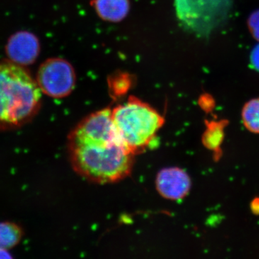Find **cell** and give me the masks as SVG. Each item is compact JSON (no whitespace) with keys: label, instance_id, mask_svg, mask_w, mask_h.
I'll return each mask as SVG.
<instances>
[{"label":"cell","instance_id":"6da1fadb","mask_svg":"<svg viewBox=\"0 0 259 259\" xmlns=\"http://www.w3.org/2000/svg\"><path fill=\"white\" fill-rule=\"evenodd\" d=\"M68 140L71 166L87 180L111 183L125 178L132 171L134 155L117 134L110 109L85 117Z\"/></svg>","mask_w":259,"mask_h":259},{"label":"cell","instance_id":"7a4b0ae2","mask_svg":"<svg viewBox=\"0 0 259 259\" xmlns=\"http://www.w3.org/2000/svg\"><path fill=\"white\" fill-rule=\"evenodd\" d=\"M42 93L23 66L0 61V131L25 125L38 113Z\"/></svg>","mask_w":259,"mask_h":259},{"label":"cell","instance_id":"3957f363","mask_svg":"<svg viewBox=\"0 0 259 259\" xmlns=\"http://www.w3.org/2000/svg\"><path fill=\"white\" fill-rule=\"evenodd\" d=\"M112 119L122 142L134 156L149 146L164 123L155 109L136 98L116 107Z\"/></svg>","mask_w":259,"mask_h":259},{"label":"cell","instance_id":"277c9868","mask_svg":"<svg viewBox=\"0 0 259 259\" xmlns=\"http://www.w3.org/2000/svg\"><path fill=\"white\" fill-rule=\"evenodd\" d=\"M231 0H175L181 23L197 35H207L228 14Z\"/></svg>","mask_w":259,"mask_h":259},{"label":"cell","instance_id":"5b68a950","mask_svg":"<svg viewBox=\"0 0 259 259\" xmlns=\"http://www.w3.org/2000/svg\"><path fill=\"white\" fill-rule=\"evenodd\" d=\"M35 81L44 95L54 99L64 98L74 90L76 73L66 59L50 58L39 66Z\"/></svg>","mask_w":259,"mask_h":259},{"label":"cell","instance_id":"8992f818","mask_svg":"<svg viewBox=\"0 0 259 259\" xmlns=\"http://www.w3.org/2000/svg\"><path fill=\"white\" fill-rule=\"evenodd\" d=\"M40 52L39 39L35 34L21 30L13 34L5 46L8 60L26 67L37 61Z\"/></svg>","mask_w":259,"mask_h":259},{"label":"cell","instance_id":"52a82bcc","mask_svg":"<svg viewBox=\"0 0 259 259\" xmlns=\"http://www.w3.org/2000/svg\"><path fill=\"white\" fill-rule=\"evenodd\" d=\"M156 185L162 197L171 200H179L184 198L190 192L191 180L184 170L168 168L158 173Z\"/></svg>","mask_w":259,"mask_h":259},{"label":"cell","instance_id":"ba28073f","mask_svg":"<svg viewBox=\"0 0 259 259\" xmlns=\"http://www.w3.org/2000/svg\"><path fill=\"white\" fill-rule=\"evenodd\" d=\"M93 6L102 20L120 23L128 15L131 4L129 0H93Z\"/></svg>","mask_w":259,"mask_h":259},{"label":"cell","instance_id":"9c48e42d","mask_svg":"<svg viewBox=\"0 0 259 259\" xmlns=\"http://www.w3.org/2000/svg\"><path fill=\"white\" fill-rule=\"evenodd\" d=\"M23 229L16 223L0 222V250H9L21 241Z\"/></svg>","mask_w":259,"mask_h":259},{"label":"cell","instance_id":"30bf717a","mask_svg":"<svg viewBox=\"0 0 259 259\" xmlns=\"http://www.w3.org/2000/svg\"><path fill=\"white\" fill-rule=\"evenodd\" d=\"M242 120L250 132L259 134V98L252 99L243 106Z\"/></svg>","mask_w":259,"mask_h":259},{"label":"cell","instance_id":"8fae6325","mask_svg":"<svg viewBox=\"0 0 259 259\" xmlns=\"http://www.w3.org/2000/svg\"><path fill=\"white\" fill-rule=\"evenodd\" d=\"M132 85V76L127 73H116L111 75L108 79L109 90L112 96L116 98L125 95Z\"/></svg>","mask_w":259,"mask_h":259},{"label":"cell","instance_id":"7c38bea8","mask_svg":"<svg viewBox=\"0 0 259 259\" xmlns=\"http://www.w3.org/2000/svg\"><path fill=\"white\" fill-rule=\"evenodd\" d=\"M248 28L253 38L259 41V10H255L250 15Z\"/></svg>","mask_w":259,"mask_h":259},{"label":"cell","instance_id":"4fadbf2b","mask_svg":"<svg viewBox=\"0 0 259 259\" xmlns=\"http://www.w3.org/2000/svg\"><path fill=\"white\" fill-rule=\"evenodd\" d=\"M250 63L253 69L259 72V44L253 49L250 54Z\"/></svg>","mask_w":259,"mask_h":259}]
</instances>
